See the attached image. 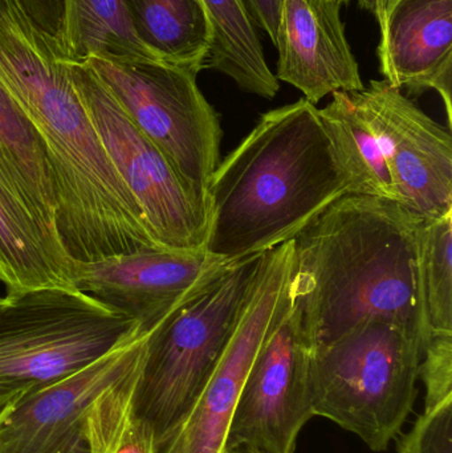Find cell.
Segmentation results:
<instances>
[{"label": "cell", "instance_id": "cell-1", "mask_svg": "<svg viewBox=\"0 0 452 453\" xmlns=\"http://www.w3.org/2000/svg\"><path fill=\"white\" fill-rule=\"evenodd\" d=\"M424 222L398 202L349 194L292 239L289 295L310 351L369 321L419 330Z\"/></svg>", "mask_w": 452, "mask_h": 453}, {"label": "cell", "instance_id": "cell-2", "mask_svg": "<svg viewBox=\"0 0 452 453\" xmlns=\"http://www.w3.org/2000/svg\"><path fill=\"white\" fill-rule=\"evenodd\" d=\"M349 194L316 105L302 98L273 109L207 183L204 250L225 263L268 252Z\"/></svg>", "mask_w": 452, "mask_h": 453}, {"label": "cell", "instance_id": "cell-3", "mask_svg": "<svg viewBox=\"0 0 452 453\" xmlns=\"http://www.w3.org/2000/svg\"><path fill=\"white\" fill-rule=\"evenodd\" d=\"M265 253L228 264L146 338L130 418L159 453L203 394L259 279Z\"/></svg>", "mask_w": 452, "mask_h": 453}, {"label": "cell", "instance_id": "cell-4", "mask_svg": "<svg viewBox=\"0 0 452 453\" xmlns=\"http://www.w3.org/2000/svg\"><path fill=\"white\" fill-rule=\"evenodd\" d=\"M419 330L387 321L358 325L310 351L313 417H323L382 452L401 433L416 401Z\"/></svg>", "mask_w": 452, "mask_h": 453}, {"label": "cell", "instance_id": "cell-5", "mask_svg": "<svg viewBox=\"0 0 452 453\" xmlns=\"http://www.w3.org/2000/svg\"><path fill=\"white\" fill-rule=\"evenodd\" d=\"M129 317L76 289L42 287L0 297L3 411L141 337ZM2 411V412H3Z\"/></svg>", "mask_w": 452, "mask_h": 453}, {"label": "cell", "instance_id": "cell-6", "mask_svg": "<svg viewBox=\"0 0 452 453\" xmlns=\"http://www.w3.org/2000/svg\"><path fill=\"white\" fill-rule=\"evenodd\" d=\"M148 334L0 414V453H113L130 420Z\"/></svg>", "mask_w": 452, "mask_h": 453}, {"label": "cell", "instance_id": "cell-7", "mask_svg": "<svg viewBox=\"0 0 452 453\" xmlns=\"http://www.w3.org/2000/svg\"><path fill=\"white\" fill-rule=\"evenodd\" d=\"M85 64L182 182L207 203L223 130L219 114L199 89V73L149 58H89Z\"/></svg>", "mask_w": 452, "mask_h": 453}, {"label": "cell", "instance_id": "cell-8", "mask_svg": "<svg viewBox=\"0 0 452 453\" xmlns=\"http://www.w3.org/2000/svg\"><path fill=\"white\" fill-rule=\"evenodd\" d=\"M66 66L85 111L157 244L174 250L204 248L207 203L182 182L87 64L66 61Z\"/></svg>", "mask_w": 452, "mask_h": 453}, {"label": "cell", "instance_id": "cell-9", "mask_svg": "<svg viewBox=\"0 0 452 453\" xmlns=\"http://www.w3.org/2000/svg\"><path fill=\"white\" fill-rule=\"evenodd\" d=\"M379 140L398 202L425 220L452 212L450 129L387 80L349 92Z\"/></svg>", "mask_w": 452, "mask_h": 453}, {"label": "cell", "instance_id": "cell-10", "mask_svg": "<svg viewBox=\"0 0 452 453\" xmlns=\"http://www.w3.org/2000/svg\"><path fill=\"white\" fill-rule=\"evenodd\" d=\"M308 367L310 349L289 298L247 375L225 446L244 444L257 453H295L300 431L313 417Z\"/></svg>", "mask_w": 452, "mask_h": 453}, {"label": "cell", "instance_id": "cell-11", "mask_svg": "<svg viewBox=\"0 0 452 453\" xmlns=\"http://www.w3.org/2000/svg\"><path fill=\"white\" fill-rule=\"evenodd\" d=\"M294 240L265 253L259 279L233 335L177 435L159 453H219L252 364L279 316L288 305Z\"/></svg>", "mask_w": 452, "mask_h": 453}, {"label": "cell", "instance_id": "cell-12", "mask_svg": "<svg viewBox=\"0 0 452 453\" xmlns=\"http://www.w3.org/2000/svg\"><path fill=\"white\" fill-rule=\"evenodd\" d=\"M228 264L204 248H153L100 261L71 258L69 277L74 289L129 317L146 335Z\"/></svg>", "mask_w": 452, "mask_h": 453}, {"label": "cell", "instance_id": "cell-13", "mask_svg": "<svg viewBox=\"0 0 452 453\" xmlns=\"http://www.w3.org/2000/svg\"><path fill=\"white\" fill-rule=\"evenodd\" d=\"M339 0H284L275 47L276 79L316 105L334 92L365 88L345 36Z\"/></svg>", "mask_w": 452, "mask_h": 453}, {"label": "cell", "instance_id": "cell-14", "mask_svg": "<svg viewBox=\"0 0 452 453\" xmlns=\"http://www.w3.org/2000/svg\"><path fill=\"white\" fill-rule=\"evenodd\" d=\"M379 45L381 73L397 89L435 90L452 124V0H397Z\"/></svg>", "mask_w": 452, "mask_h": 453}, {"label": "cell", "instance_id": "cell-15", "mask_svg": "<svg viewBox=\"0 0 452 453\" xmlns=\"http://www.w3.org/2000/svg\"><path fill=\"white\" fill-rule=\"evenodd\" d=\"M71 258L0 172V281L7 292L61 287L74 289Z\"/></svg>", "mask_w": 452, "mask_h": 453}, {"label": "cell", "instance_id": "cell-16", "mask_svg": "<svg viewBox=\"0 0 452 453\" xmlns=\"http://www.w3.org/2000/svg\"><path fill=\"white\" fill-rule=\"evenodd\" d=\"M138 39L159 60L203 71L212 27L201 0H124Z\"/></svg>", "mask_w": 452, "mask_h": 453}, {"label": "cell", "instance_id": "cell-17", "mask_svg": "<svg viewBox=\"0 0 452 453\" xmlns=\"http://www.w3.org/2000/svg\"><path fill=\"white\" fill-rule=\"evenodd\" d=\"M212 27L204 69L230 77L243 92L272 100L280 85L268 66L262 42L241 0H201Z\"/></svg>", "mask_w": 452, "mask_h": 453}, {"label": "cell", "instance_id": "cell-18", "mask_svg": "<svg viewBox=\"0 0 452 453\" xmlns=\"http://www.w3.org/2000/svg\"><path fill=\"white\" fill-rule=\"evenodd\" d=\"M0 172L56 234L52 175L39 133L0 82ZM57 236V234H56Z\"/></svg>", "mask_w": 452, "mask_h": 453}, {"label": "cell", "instance_id": "cell-19", "mask_svg": "<svg viewBox=\"0 0 452 453\" xmlns=\"http://www.w3.org/2000/svg\"><path fill=\"white\" fill-rule=\"evenodd\" d=\"M332 96L331 103L318 109V114L349 180L350 194L398 202L379 140L363 111L349 92H334Z\"/></svg>", "mask_w": 452, "mask_h": 453}, {"label": "cell", "instance_id": "cell-20", "mask_svg": "<svg viewBox=\"0 0 452 453\" xmlns=\"http://www.w3.org/2000/svg\"><path fill=\"white\" fill-rule=\"evenodd\" d=\"M61 53L76 63L89 58L161 61L138 39L124 0H65Z\"/></svg>", "mask_w": 452, "mask_h": 453}, {"label": "cell", "instance_id": "cell-21", "mask_svg": "<svg viewBox=\"0 0 452 453\" xmlns=\"http://www.w3.org/2000/svg\"><path fill=\"white\" fill-rule=\"evenodd\" d=\"M419 333L452 335V212L425 220L418 250Z\"/></svg>", "mask_w": 452, "mask_h": 453}, {"label": "cell", "instance_id": "cell-22", "mask_svg": "<svg viewBox=\"0 0 452 453\" xmlns=\"http://www.w3.org/2000/svg\"><path fill=\"white\" fill-rule=\"evenodd\" d=\"M400 453H452V395L425 410L408 435L398 443Z\"/></svg>", "mask_w": 452, "mask_h": 453}, {"label": "cell", "instance_id": "cell-23", "mask_svg": "<svg viewBox=\"0 0 452 453\" xmlns=\"http://www.w3.org/2000/svg\"><path fill=\"white\" fill-rule=\"evenodd\" d=\"M419 378L426 386L425 410L452 395V335H438L424 343Z\"/></svg>", "mask_w": 452, "mask_h": 453}, {"label": "cell", "instance_id": "cell-24", "mask_svg": "<svg viewBox=\"0 0 452 453\" xmlns=\"http://www.w3.org/2000/svg\"><path fill=\"white\" fill-rule=\"evenodd\" d=\"M19 3L31 20L55 42L61 52L65 0H19Z\"/></svg>", "mask_w": 452, "mask_h": 453}, {"label": "cell", "instance_id": "cell-25", "mask_svg": "<svg viewBox=\"0 0 452 453\" xmlns=\"http://www.w3.org/2000/svg\"><path fill=\"white\" fill-rule=\"evenodd\" d=\"M241 2L251 18L252 24L263 29L273 45H276L284 0H241Z\"/></svg>", "mask_w": 452, "mask_h": 453}, {"label": "cell", "instance_id": "cell-26", "mask_svg": "<svg viewBox=\"0 0 452 453\" xmlns=\"http://www.w3.org/2000/svg\"><path fill=\"white\" fill-rule=\"evenodd\" d=\"M113 453H157L153 435L130 418L126 430Z\"/></svg>", "mask_w": 452, "mask_h": 453}, {"label": "cell", "instance_id": "cell-27", "mask_svg": "<svg viewBox=\"0 0 452 453\" xmlns=\"http://www.w3.org/2000/svg\"><path fill=\"white\" fill-rule=\"evenodd\" d=\"M397 0H357L358 4L363 10L368 11L376 18L379 26V31L384 28L385 20L390 8Z\"/></svg>", "mask_w": 452, "mask_h": 453}, {"label": "cell", "instance_id": "cell-28", "mask_svg": "<svg viewBox=\"0 0 452 453\" xmlns=\"http://www.w3.org/2000/svg\"><path fill=\"white\" fill-rule=\"evenodd\" d=\"M219 453H257L254 451V449H249V446H244V444H233V446H228L226 444L223 447L222 451Z\"/></svg>", "mask_w": 452, "mask_h": 453}, {"label": "cell", "instance_id": "cell-29", "mask_svg": "<svg viewBox=\"0 0 452 453\" xmlns=\"http://www.w3.org/2000/svg\"><path fill=\"white\" fill-rule=\"evenodd\" d=\"M339 2L341 3L342 5H348L352 0H339Z\"/></svg>", "mask_w": 452, "mask_h": 453}, {"label": "cell", "instance_id": "cell-30", "mask_svg": "<svg viewBox=\"0 0 452 453\" xmlns=\"http://www.w3.org/2000/svg\"><path fill=\"white\" fill-rule=\"evenodd\" d=\"M3 409H4V407H3L2 399H0V414H2Z\"/></svg>", "mask_w": 452, "mask_h": 453}]
</instances>
